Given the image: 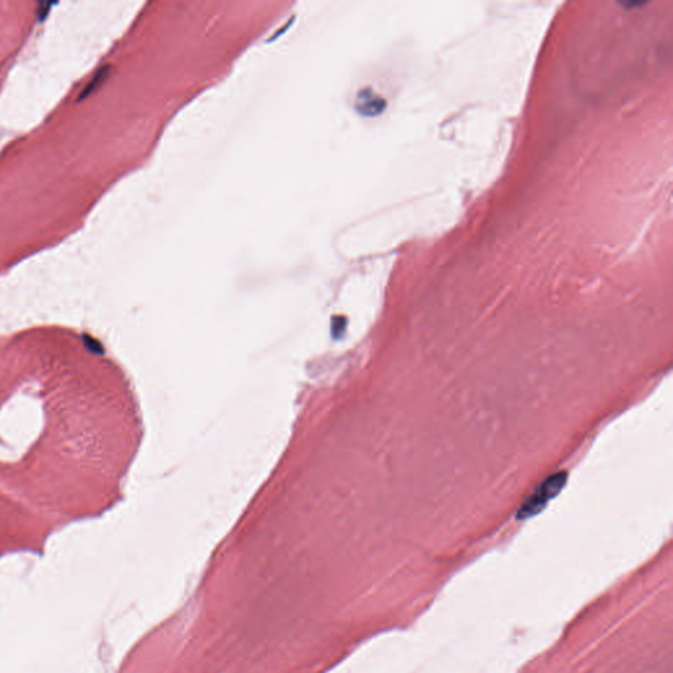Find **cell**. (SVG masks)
<instances>
[{
    "label": "cell",
    "instance_id": "1",
    "mask_svg": "<svg viewBox=\"0 0 673 673\" xmlns=\"http://www.w3.org/2000/svg\"><path fill=\"white\" fill-rule=\"evenodd\" d=\"M565 482H567V472L564 471L551 475L535 489L532 496L523 502V505L518 510L517 518L526 519L541 513L543 508L547 505V502L562 491Z\"/></svg>",
    "mask_w": 673,
    "mask_h": 673
},
{
    "label": "cell",
    "instance_id": "3",
    "mask_svg": "<svg viewBox=\"0 0 673 673\" xmlns=\"http://www.w3.org/2000/svg\"><path fill=\"white\" fill-rule=\"evenodd\" d=\"M618 5L624 7L626 11H630V10H634V8H641V7H644L647 5L648 3H643V1H618L617 3Z\"/></svg>",
    "mask_w": 673,
    "mask_h": 673
},
{
    "label": "cell",
    "instance_id": "2",
    "mask_svg": "<svg viewBox=\"0 0 673 673\" xmlns=\"http://www.w3.org/2000/svg\"><path fill=\"white\" fill-rule=\"evenodd\" d=\"M355 108L367 117H374L387 108V100L371 88H363L355 97Z\"/></svg>",
    "mask_w": 673,
    "mask_h": 673
}]
</instances>
